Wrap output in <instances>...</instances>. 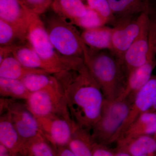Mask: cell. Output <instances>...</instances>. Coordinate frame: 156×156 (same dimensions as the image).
<instances>
[{
    "label": "cell",
    "instance_id": "1",
    "mask_svg": "<svg viewBox=\"0 0 156 156\" xmlns=\"http://www.w3.org/2000/svg\"><path fill=\"white\" fill-rule=\"evenodd\" d=\"M74 123L90 131L98 122L105 98L85 64L76 69L54 74Z\"/></svg>",
    "mask_w": 156,
    "mask_h": 156
},
{
    "label": "cell",
    "instance_id": "2",
    "mask_svg": "<svg viewBox=\"0 0 156 156\" xmlns=\"http://www.w3.org/2000/svg\"><path fill=\"white\" fill-rule=\"evenodd\" d=\"M83 50L84 64L105 99L112 101L118 98L122 92L126 80L119 61L108 50H92L84 43Z\"/></svg>",
    "mask_w": 156,
    "mask_h": 156
},
{
    "label": "cell",
    "instance_id": "3",
    "mask_svg": "<svg viewBox=\"0 0 156 156\" xmlns=\"http://www.w3.org/2000/svg\"><path fill=\"white\" fill-rule=\"evenodd\" d=\"M26 39L47 65L51 74L62 70L78 69L84 64L83 59H68L58 54L50 41L43 20L32 12L27 30Z\"/></svg>",
    "mask_w": 156,
    "mask_h": 156
},
{
    "label": "cell",
    "instance_id": "4",
    "mask_svg": "<svg viewBox=\"0 0 156 156\" xmlns=\"http://www.w3.org/2000/svg\"><path fill=\"white\" fill-rule=\"evenodd\" d=\"M133 102L128 98L105 99L100 118L90 131L93 142L107 146L117 142Z\"/></svg>",
    "mask_w": 156,
    "mask_h": 156
},
{
    "label": "cell",
    "instance_id": "5",
    "mask_svg": "<svg viewBox=\"0 0 156 156\" xmlns=\"http://www.w3.org/2000/svg\"><path fill=\"white\" fill-rule=\"evenodd\" d=\"M43 21L50 41L59 55L68 59H84L83 43L75 26L56 14Z\"/></svg>",
    "mask_w": 156,
    "mask_h": 156
},
{
    "label": "cell",
    "instance_id": "6",
    "mask_svg": "<svg viewBox=\"0 0 156 156\" xmlns=\"http://www.w3.org/2000/svg\"><path fill=\"white\" fill-rule=\"evenodd\" d=\"M25 101L29 110L36 118L53 115L71 118L59 85L31 93Z\"/></svg>",
    "mask_w": 156,
    "mask_h": 156
},
{
    "label": "cell",
    "instance_id": "7",
    "mask_svg": "<svg viewBox=\"0 0 156 156\" xmlns=\"http://www.w3.org/2000/svg\"><path fill=\"white\" fill-rule=\"evenodd\" d=\"M4 111L9 113L14 127L23 141L43 135L36 117L29 110L25 101L1 97L0 111Z\"/></svg>",
    "mask_w": 156,
    "mask_h": 156
},
{
    "label": "cell",
    "instance_id": "8",
    "mask_svg": "<svg viewBox=\"0 0 156 156\" xmlns=\"http://www.w3.org/2000/svg\"><path fill=\"white\" fill-rule=\"evenodd\" d=\"M149 17L148 7L137 17L125 18L116 22L113 27L111 52L120 62Z\"/></svg>",
    "mask_w": 156,
    "mask_h": 156
},
{
    "label": "cell",
    "instance_id": "9",
    "mask_svg": "<svg viewBox=\"0 0 156 156\" xmlns=\"http://www.w3.org/2000/svg\"><path fill=\"white\" fill-rule=\"evenodd\" d=\"M148 52L145 63L131 71L127 76L122 92L118 98H128L134 101V98L152 76L156 66V33L149 30Z\"/></svg>",
    "mask_w": 156,
    "mask_h": 156
},
{
    "label": "cell",
    "instance_id": "10",
    "mask_svg": "<svg viewBox=\"0 0 156 156\" xmlns=\"http://www.w3.org/2000/svg\"><path fill=\"white\" fill-rule=\"evenodd\" d=\"M37 119L43 136L53 147L68 145L76 126L70 117L53 115Z\"/></svg>",
    "mask_w": 156,
    "mask_h": 156
},
{
    "label": "cell",
    "instance_id": "11",
    "mask_svg": "<svg viewBox=\"0 0 156 156\" xmlns=\"http://www.w3.org/2000/svg\"><path fill=\"white\" fill-rule=\"evenodd\" d=\"M150 17L143 26L138 36L128 48L121 61L126 78L132 71L145 63L148 52Z\"/></svg>",
    "mask_w": 156,
    "mask_h": 156
},
{
    "label": "cell",
    "instance_id": "12",
    "mask_svg": "<svg viewBox=\"0 0 156 156\" xmlns=\"http://www.w3.org/2000/svg\"><path fill=\"white\" fill-rule=\"evenodd\" d=\"M156 98V75L152 76L134 98L128 117L120 129L118 139L140 115L147 112Z\"/></svg>",
    "mask_w": 156,
    "mask_h": 156
},
{
    "label": "cell",
    "instance_id": "13",
    "mask_svg": "<svg viewBox=\"0 0 156 156\" xmlns=\"http://www.w3.org/2000/svg\"><path fill=\"white\" fill-rule=\"evenodd\" d=\"M31 13L20 0H0V19L26 34Z\"/></svg>",
    "mask_w": 156,
    "mask_h": 156
},
{
    "label": "cell",
    "instance_id": "14",
    "mask_svg": "<svg viewBox=\"0 0 156 156\" xmlns=\"http://www.w3.org/2000/svg\"><path fill=\"white\" fill-rule=\"evenodd\" d=\"M24 142L14 127L9 113L6 111L1 112L0 144L19 154Z\"/></svg>",
    "mask_w": 156,
    "mask_h": 156
},
{
    "label": "cell",
    "instance_id": "15",
    "mask_svg": "<svg viewBox=\"0 0 156 156\" xmlns=\"http://www.w3.org/2000/svg\"><path fill=\"white\" fill-rule=\"evenodd\" d=\"M113 28L103 26L84 30L81 34L82 41L88 48L95 50H112Z\"/></svg>",
    "mask_w": 156,
    "mask_h": 156
},
{
    "label": "cell",
    "instance_id": "16",
    "mask_svg": "<svg viewBox=\"0 0 156 156\" xmlns=\"http://www.w3.org/2000/svg\"><path fill=\"white\" fill-rule=\"evenodd\" d=\"M51 7L56 15L73 25L87 11V5L82 0H53Z\"/></svg>",
    "mask_w": 156,
    "mask_h": 156
},
{
    "label": "cell",
    "instance_id": "17",
    "mask_svg": "<svg viewBox=\"0 0 156 156\" xmlns=\"http://www.w3.org/2000/svg\"><path fill=\"white\" fill-rule=\"evenodd\" d=\"M156 133V112H146L128 127L117 142L144 135H154Z\"/></svg>",
    "mask_w": 156,
    "mask_h": 156
},
{
    "label": "cell",
    "instance_id": "18",
    "mask_svg": "<svg viewBox=\"0 0 156 156\" xmlns=\"http://www.w3.org/2000/svg\"><path fill=\"white\" fill-rule=\"evenodd\" d=\"M107 1L115 18V23L120 20L137 17L149 7V0Z\"/></svg>",
    "mask_w": 156,
    "mask_h": 156
},
{
    "label": "cell",
    "instance_id": "19",
    "mask_svg": "<svg viewBox=\"0 0 156 156\" xmlns=\"http://www.w3.org/2000/svg\"><path fill=\"white\" fill-rule=\"evenodd\" d=\"M116 143L117 148L126 151L131 156L155 154L156 152V138L152 135L118 141Z\"/></svg>",
    "mask_w": 156,
    "mask_h": 156
},
{
    "label": "cell",
    "instance_id": "20",
    "mask_svg": "<svg viewBox=\"0 0 156 156\" xmlns=\"http://www.w3.org/2000/svg\"><path fill=\"white\" fill-rule=\"evenodd\" d=\"M10 48L11 53L23 66L29 68L44 70L50 73L49 68L27 40Z\"/></svg>",
    "mask_w": 156,
    "mask_h": 156
},
{
    "label": "cell",
    "instance_id": "21",
    "mask_svg": "<svg viewBox=\"0 0 156 156\" xmlns=\"http://www.w3.org/2000/svg\"><path fill=\"white\" fill-rule=\"evenodd\" d=\"M46 73H48L44 70L23 66L12 53L0 63V77L21 80L23 78L30 74Z\"/></svg>",
    "mask_w": 156,
    "mask_h": 156
},
{
    "label": "cell",
    "instance_id": "22",
    "mask_svg": "<svg viewBox=\"0 0 156 156\" xmlns=\"http://www.w3.org/2000/svg\"><path fill=\"white\" fill-rule=\"evenodd\" d=\"M93 144L90 131L76 126L67 146L75 156H93Z\"/></svg>",
    "mask_w": 156,
    "mask_h": 156
},
{
    "label": "cell",
    "instance_id": "23",
    "mask_svg": "<svg viewBox=\"0 0 156 156\" xmlns=\"http://www.w3.org/2000/svg\"><path fill=\"white\" fill-rule=\"evenodd\" d=\"M19 155L20 156H56L53 146L42 135L25 141Z\"/></svg>",
    "mask_w": 156,
    "mask_h": 156
},
{
    "label": "cell",
    "instance_id": "24",
    "mask_svg": "<svg viewBox=\"0 0 156 156\" xmlns=\"http://www.w3.org/2000/svg\"><path fill=\"white\" fill-rule=\"evenodd\" d=\"M21 81L30 93L59 86L56 77L47 73L30 74L23 78Z\"/></svg>",
    "mask_w": 156,
    "mask_h": 156
},
{
    "label": "cell",
    "instance_id": "25",
    "mask_svg": "<svg viewBox=\"0 0 156 156\" xmlns=\"http://www.w3.org/2000/svg\"><path fill=\"white\" fill-rule=\"evenodd\" d=\"M31 93L21 80L0 77L1 97L26 101Z\"/></svg>",
    "mask_w": 156,
    "mask_h": 156
},
{
    "label": "cell",
    "instance_id": "26",
    "mask_svg": "<svg viewBox=\"0 0 156 156\" xmlns=\"http://www.w3.org/2000/svg\"><path fill=\"white\" fill-rule=\"evenodd\" d=\"M26 34L0 19V47H11L26 41Z\"/></svg>",
    "mask_w": 156,
    "mask_h": 156
},
{
    "label": "cell",
    "instance_id": "27",
    "mask_svg": "<svg viewBox=\"0 0 156 156\" xmlns=\"http://www.w3.org/2000/svg\"><path fill=\"white\" fill-rule=\"evenodd\" d=\"M87 5L96 12L107 23L115 24L116 20L107 0H85Z\"/></svg>",
    "mask_w": 156,
    "mask_h": 156
},
{
    "label": "cell",
    "instance_id": "28",
    "mask_svg": "<svg viewBox=\"0 0 156 156\" xmlns=\"http://www.w3.org/2000/svg\"><path fill=\"white\" fill-rule=\"evenodd\" d=\"M106 23V21L99 14L87 7V14L83 17L77 20L73 25L86 30L103 26Z\"/></svg>",
    "mask_w": 156,
    "mask_h": 156
},
{
    "label": "cell",
    "instance_id": "29",
    "mask_svg": "<svg viewBox=\"0 0 156 156\" xmlns=\"http://www.w3.org/2000/svg\"><path fill=\"white\" fill-rule=\"evenodd\" d=\"M29 11L40 15L51 6L53 0H20Z\"/></svg>",
    "mask_w": 156,
    "mask_h": 156
},
{
    "label": "cell",
    "instance_id": "30",
    "mask_svg": "<svg viewBox=\"0 0 156 156\" xmlns=\"http://www.w3.org/2000/svg\"><path fill=\"white\" fill-rule=\"evenodd\" d=\"M93 156H115L114 151L110 150L106 146L93 142Z\"/></svg>",
    "mask_w": 156,
    "mask_h": 156
},
{
    "label": "cell",
    "instance_id": "31",
    "mask_svg": "<svg viewBox=\"0 0 156 156\" xmlns=\"http://www.w3.org/2000/svg\"><path fill=\"white\" fill-rule=\"evenodd\" d=\"M53 148L57 156H75L67 146L53 147Z\"/></svg>",
    "mask_w": 156,
    "mask_h": 156
},
{
    "label": "cell",
    "instance_id": "32",
    "mask_svg": "<svg viewBox=\"0 0 156 156\" xmlns=\"http://www.w3.org/2000/svg\"><path fill=\"white\" fill-rule=\"evenodd\" d=\"M0 156H20L17 154L12 152L5 147L4 146L0 144Z\"/></svg>",
    "mask_w": 156,
    "mask_h": 156
},
{
    "label": "cell",
    "instance_id": "33",
    "mask_svg": "<svg viewBox=\"0 0 156 156\" xmlns=\"http://www.w3.org/2000/svg\"><path fill=\"white\" fill-rule=\"evenodd\" d=\"M115 156H131V155L126 151L122 150L119 148H116L115 150L114 151Z\"/></svg>",
    "mask_w": 156,
    "mask_h": 156
},
{
    "label": "cell",
    "instance_id": "34",
    "mask_svg": "<svg viewBox=\"0 0 156 156\" xmlns=\"http://www.w3.org/2000/svg\"><path fill=\"white\" fill-rule=\"evenodd\" d=\"M148 112H156V98L154 101L150 109L149 110Z\"/></svg>",
    "mask_w": 156,
    "mask_h": 156
},
{
    "label": "cell",
    "instance_id": "35",
    "mask_svg": "<svg viewBox=\"0 0 156 156\" xmlns=\"http://www.w3.org/2000/svg\"><path fill=\"white\" fill-rule=\"evenodd\" d=\"M138 156H155L154 154L145 155Z\"/></svg>",
    "mask_w": 156,
    "mask_h": 156
},
{
    "label": "cell",
    "instance_id": "36",
    "mask_svg": "<svg viewBox=\"0 0 156 156\" xmlns=\"http://www.w3.org/2000/svg\"><path fill=\"white\" fill-rule=\"evenodd\" d=\"M153 136H154V137H155V138H156V134H154Z\"/></svg>",
    "mask_w": 156,
    "mask_h": 156
},
{
    "label": "cell",
    "instance_id": "37",
    "mask_svg": "<svg viewBox=\"0 0 156 156\" xmlns=\"http://www.w3.org/2000/svg\"><path fill=\"white\" fill-rule=\"evenodd\" d=\"M156 22V19H155Z\"/></svg>",
    "mask_w": 156,
    "mask_h": 156
},
{
    "label": "cell",
    "instance_id": "38",
    "mask_svg": "<svg viewBox=\"0 0 156 156\" xmlns=\"http://www.w3.org/2000/svg\"><path fill=\"white\" fill-rule=\"evenodd\" d=\"M55 153H56V152H55Z\"/></svg>",
    "mask_w": 156,
    "mask_h": 156
}]
</instances>
